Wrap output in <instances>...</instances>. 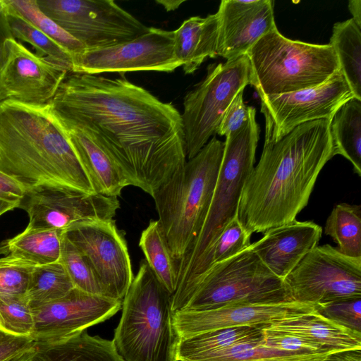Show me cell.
Returning a JSON list of instances; mask_svg holds the SVG:
<instances>
[{
  "mask_svg": "<svg viewBox=\"0 0 361 361\" xmlns=\"http://www.w3.org/2000/svg\"><path fill=\"white\" fill-rule=\"evenodd\" d=\"M262 329L264 332V343L269 347L296 354L331 353L322 350L305 339L281 331L262 327Z\"/></svg>",
  "mask_w": 361,
  "mask_h": 361,
  "instance_id": "cell-40",
  "label": "cell"
},
{
  "mask_svg": "<svg viewBox=\"0 0 361 361\" xmlns=\"http://www.w3.org/2000/svg\"><path fill=\"white\" fill-rule=\"evenodd\" d=\"M64 230L29 228L0 244V255L11 256L34 266L59 260Z\"/></svg>",
  "mask_w": 361,
  "mask_h": 361,
  "instance_id": "cell-24",
  "label": "cell"
},
{
  "mask_svg": "<svg viewBox=\"0 0 361 361\" xmlns=\"http://www.w3.org/2000/svg\"><path fill=\"white\" fill-rule=\"evenodd\" d=\"M59 261L64 267L74 288L87 293L104 296L102 288L90 265L64 233Z\"/></svg>",
  "mask_w": 361,
  "mask_h": 361,
  "instance_id": "cell-37",
  "label": "cell"
},
{
  "mask_svg": "<svg viewBox=\"0 0 361 361\" xmlns=\"http://www.w3.org/2000/svg\"><path fill=\"white\" fill-rule=\"evenodd\" d=\"M35 267L11 256L0 258V294L25 295Z\"/></svg>",
  "mask_w": 361,
  "mask_h": 361,
  "instance_id": "cell-38",
  "label": "cell"
},
{
  "mask_svg": "<svg viewBox=\"0 0 361 361\" xmlns=\"http://www.w3.org/2000/svg\"><path fill=\"white\" fill-rule=\"evenodd\" d=\"M48 104L63 126L102 147L129 185L151 196L186 162L181 114L124 75L68 72Z\"/></svg>",
  "mask_w": 361,
  "mask_h": 361,
  "instance_id": "cell-1",
  "label": "cell"
},
{
  "mask_svg": "<svg viewBox=\"0 0 361 361\" xmlns=\"http://www.w3.org/2000/svg\"><path fill=\"white\" fill-rule=\"evenodd\" d=\"M261 326L305 339L329 353L361 349V333L348 329L316 310Z\"/></svg>",
  "mask_w": 361,
  "mask_h": 361,
  "instance_id": "cell-22",
  "label": "cell"
},
{
  "mask_svg": "<svg viewBox=\"0 0 361 361\" xmlns=\"http://www.w3.org/2000/svg\"><path fill=\"white\" fill-rule=\"evenodd\" d=\"M325 318L354 331L361 333V298H354L315 305Z\"/></svg>",
  "mask_w": 361,
  "mask_h": 361,
  "instance_id": "cell-39",
  "label": "cell"
},
{
  "mask_svg": "<svg viewBox=\"0 0 361 361\" xmlns=\"http://www.w3.org/2000/svg\"><path fill=\"white\" fill-rule=\"evenodd\" d=\"M73 288L64 267L57 261L34 267L26 295L35 307L60 299Z\"/></svg>",
  "mask_w": 361,
  "mask_h": 361,
  "instance_id": "cell-31",
  "label": "cell"
},
{
  "mask_svg": "<svg viewBox=\"0 0 361 361\" xmlns=\"http://www.w3.org/2000/svg\"><path fill=\"white\" fill-rule=\"evenodd\" d=\"M329 44L355 98L361 100V27L352 18L336 23Z\"/></svg>",
  "mask_w": 361,
  "mask_h": 361,
  "instance_id": "cell-27",
  "label": "cell"
},
{
  "mask_svg": "<svg viewBox=\"0 0 361 361\" xmlns=\"http://www.w3.org/2000/svg\"><path fill=\"white\" fill-rule=\"evenodd\" d=\"M250 73L246 54L210 65L204 79L185 95L181 118L188 160L214 136L233 98L250 84Z\"/></svg>",
  "mask_w": 361,
  "mask_h": 361,
  "instance_id": "cell-9",
  "label": "cell"
},
{
  "mask_svg": "<svg viewBox=\"0 0 361 361\" xmlns=\"http://www.w3.org/2000/svg\"><path fill=\"white\" fill-rule=\"evenodd\" d=\"M157 4H161L166 11H175L185 1L182 0H157Z\"/></svg>",
  "mask_w": 361,
  "mask_h": 361,
  "instance_id": "cell-48",
  "label": "cell"
},
{
  "mask_svg": "<svg viewBox=\"0 0 361 361\" xmlns=\"http://www.w3.org/2000/svg\"><path fill=\"white\" fill-rule=\"evenodd\" d=\"M272 0H222L216 12V55L228 60L246 54L264 35L276 28Z\"/></svg>",
  "mask_w": 361,
  "mask_h": 361,
  "instance_id": "cell-19",
  "label": "cell"
},
{
  "mask_svg": "<svg viewBox=\"0 0 361 361\" xmlns=\"http://www.w3.org/2000/svg\"><path fill=\"white\" fill-rule=\"evenodd\" d=\"M348 10L357 25L361 27V1L350 0L348 1Z\"/></svg>",
  "mask_w": 361,
  "mask_h": 361,
  "instance_id": "cell-46",
  "label": "cell"
},
{
  "mask_svg": "<svg viewBox=\"0 0 361 361\" xmlns=\"http://www.w3.org/2000/svg\"><path fill=\"white\" fill-rule=\"evenodd\" d=\"M243 92L233 98L219 124L216 133L226 136L243 127L249 120L253 106H247L243 102Z\"/></svg>",
  "mask_w": 361,
  "mask_h": 361,
  "instance_id": "cell-41",
  "label": "cell"
},
{
  "mask_svg": "<svg viewBox=\"0 0 361 361\" xmlns=\"http://www.w3.org/2000/svg\"><path fill=\"white\" fill-rule=\"evenodd\" d=\"M8 11V5L6 0H0V13H5Z\"/></svg>",
  "mask_w": 361,
  "mask_h": 361,
  "instance_id": "cell-50",
  "label": "cell"
},
{
  "mask_svg": "<svg viewBox=\"0 0 361 361\" xmlns=\"http://www.w3.org/2000/svg\"><path fill=\"white\" fill-rule=\"evenodd\" d=\"M330 353L296 354L267 346L264 339L243 343L192 361H322Z\"/></svg>",
  "mask_w": 361,
  "mask_h": 361,
  "instance_id": "cell-32",
  "label": "cell"
},
{
  "mask_svg": "<svg viewBox=\"0 0 361 361\" xmlns=\"http://www.w3.org/2000/svg\"><path fill=\"white\" fill-rule=\"evenodd\" d=\"M0 171L25 189L46 185L96 193L49 104L0 102Z\"/></svg>",
  "mask_w": 361,
  "mask_h": 361,
  "instance_id": "cell-3",
  "label": "cell"
},
{
  "mask_svg": "<svg viewBox=\"0 0 361 361\" xmlns=\"http://www.w3.org/2000/svg\"><path fill=\"white\" fill-rule=\"evenodd\" d=\"M32 361L123 360L116 352L112 341L82 332L64 343L38 348Z\"/></svg>",
  "mask_w": 361,
  "mask_h": 361,
  "instance_id": "cell-28",
  "label": "cell"
},
{
  "mask_svg": "<svg viewBox=\"0 0 361 361\" xmlns=\"http://www.w3.org/2000/svg\"><path fill=\"white\" fill-rule=\"evenodd\" d=\"M322 233V227L314 222L295 219L267 230L250 247L273 274L283 279L318 245Z\"/></svg>",
  "mask_w": 361,
  "mask_h": 361,
  "instance_id": "cell-20",
  "label": "cell"
},
{
  "mask_svg": "<svg viewBox=\"0 0 361 361\" xmlns=\"http://www.w3.org/2000/svg\"><path fill=\"white\" fill-rule=\"evenodd\" d=\"M224 149L213 136L204 147L152 196L173 257L190 251L209 209Z\"/></svg>",
  "mask_w": 361,
  "mask_h": 361,
  "instance_id": "cell-4",
  "label": "cell"
},
{
  "mask_svg": "<svg viewBox=\"0 0 361 361\" xmlns=\"http://www.w3.org/2000/svg\"><path fill=\"white\" fill-rule=\"evenodd\" d=\"M290 301L322 305L361 298V257L317 245L283 279Z\"/></svg>",
  "mask_w": 361,
  "mask_h": 361,
  "instance_id": "cell-11",
  "label": "cell"
},
{
  "mask_svg": "<svg viewBox=\"0 0 361 361\" xmlns=\"http://www.w3.org/2000/svg\"><path fill=\"white\" fill-rule=\"evenodd\" d=\"M251 235L252 233L242 226L238 216L225 226L205 256L196 278L185 295L180 311L184 307L192 288L201 276L212 265L224 261L248 247L251 244Z\"/></svg>",
  "mask_w": 361,
  "mask_h": 361,
  "instance_id": "cell-34",
  "label": "cell"
},
{
  "mask_svg": "<svg viewBox=\"0 0 361 361\" xmlns=\"http://www.w3.org/2000/svg\"><path fill=\"white\" fill-rule=\"evenodd\" d=\"M250 85L259 96L293 92L319 85L340 70L329 44L293 40L277 27L264 35L247 51Z\"/></svg>",
  "mask_w": 361,
  "mask_h": 361,
  "instance_id": "cell-7",
  "label": "cell"
},
{
  "mask_svg": "<svg viewBox=\"0 0 361 361\" xmlns=\"http://www.w3.org/2000/svg\"><path fill=\"white\" fill-rule=\"evenodd\" d=\"M7 5L6 17L13 37L31 44L35 49V54L37 55L47 57L63 66L68 72L72 71L73 68L72 56L49 37L17 13L8 4Z\"/></svg>",
  "mask_w": 361,
  "mask_h": 361,
  "instance_id": "cell-33",
  "label": "cell"
},
{
  "mask_svg": "<svg viewBox=\"0 0 361 361\" xmlns=\"http://www.w3.org/2000/svg\"><path fill=\"white\" fill-rule=\"evenodd\" d=\"M285 302L292 301L283 279L273 274L249 246L204 272L194 284L181 311Z\"/></svg>",
  "mask_w": 361,
  "mask_h": 361,
  "instance_id": "cell-8",
  "label": "cell"
},
{
  "mask_svg": "<svg viewBox=\"0 0 361 361\" xmlns=\"http://www.w3.org/2000/svg\"><path fill=\"white\" fill-rule=\"evenodd\" d=\"M322 361H361V349H351L334 352Z\"/></svg>",
  "mask_w": 361,
  "mask_h": 361,
  "instance_id": "cell-45",
  "label": "cell"
},
{
  "mask_svg": "<svg viewBox=\"0 0 361 361\" xmlns=\"http://www.w3.org/2000/svg\"><path fill=\"white\" fill-rule=\"evenodd\" d=\"M253 107L247 122L226 136L209 209L204 226L190 251L179 262L178 281L173 301L185 296L207 252L225 226L238 214L245 183L254 167L259 128Z\"/></svg>",
  "mask_w": 361,
  "mask_h": 361,
  "instance_id": "cell-6",
  "label": "cell"
},
{
  "mask_svg": "<svg viewBox=\"0 0 361 361\" xmlns=\"http://www.w3.org/2000/svg\"><path fill=\"white\" fill-rule=\"evenodd\" d=\"M34 328V313L26 294H0V330L9 335L31 337Z\"/></svg>",
  "mask_w": 361,
  "mask_h": 361,
  "instance_id": "cell-36",
  "label": "cell"
},
{
  "mask_svg": "<svg viewBox=\"0 0 361 361\" xmlns=\"http://www.w3.org/2000/svg\"><path fill=\"white\" fill-rule=\"evenodd\" d=\"M18 208L29 216L27 228L66 230L80 222L113 219L120 203L116 197L42 185L26 189Z\"/></svg>",
  "mask_w": 361,
  "mask_h": 361,
  "instance_id": "cell-16",
  "label": "cell"
},
{
  "mask_svg": "<svg viewBox=\"0 0 361 361\" xmlns=\"http://www.w3.org/2000/svg\"><path fill=\"white\" fill-rule=\"evenodd\" d=\"M73 62V72L92 75L137 71L172 72L182 66L174 53L173 31L153 27L130 41L85 49Z\"/></svg>",
  "mask_w": 361,
  "mask_h": 361,
  "instance_id": "cell-14",
  "label": "cell"
},
{
  "mask_svg": "<svg viewBox=\"0 0 361 361\" xmlns=\"http://www.w3.org/2000/svg\"><path fill=\"white\" fill-rule=\"evenodd\" d=\"M324 233L334 240L342 254L361 257V206L336 205L326 219Z\"/></svg>",
  "mask_w": 361,
  "mask_h": 361,
  "instance_id": "cell-30",
  "label": "cell"
},
{
  "mask_svg": "<svg viewBox=\"0 0 361 361\" xmlns=\"http://www.w3.org/2000/svg\"><path fill=\"white\" fill-rule=\"evenodd\" d=\"M315 305L298 302L235 305L200 311H178L173 322L180 338L242 326H262L310 313Z\"/></svg>",
  "mask_w": 361,
  "mask_h": 361,
  "instance_id": "cell-18",
  "label": "cell"
},
{
  "mask_svg": "<svg viewBox=\"0 0 361 361\" xmlns=\"http://www.w3.org/2000/svg\"><path fill=\"white\" fill-rule=\"evenodd\" d=\"M6 13L7 12L0 13V102L7 99L1 79L5 58V42L8 38H13L8 23Z\"/></svg>",
  "mask_w": 361,
  "mask_h": 361,
  "instance_id": "cell-44",
  "label": "cell"
},
{
  "mask_svg": "<svg viewBox=\"0 0 361 361\" xmlns=\"http://www.w3.org/2000/svg\"><path fill=\"white\" fill-rule=\"evenodd\" d=\"M263 339L261 326H242L198 334L180 339L177 361H192L235 345Z\"/></svg>",
  "mask_w": 361,
  "mask_h": 361,
  "instance_id": "cell-25",
  "label": "cell"
},
{
  "mask_svg": "<svg viewBox=\"0 0 361 361\" xmlns=\"http://www.w3.org/2000/svg\"><path fill=\"white\" fill-rule=\"evenodd\" d=\"M171 297L142 259L123 298L112 340L123 361H177L180 338L173 325Z\"/></svg>",
  "mask_w": 361,
  "mask_h": 361,
  "instance_id": "cell-5",
  "label": "cell"
},
{
  "mask_svg": "<svg viewBox=\"0 0 361 361\" xmlns=\"http://www.w3.org/2000/svg\"><path fill=\"white\" fill-rule=\"evenodd\" d=\"M218 16H193L173 31L175 56L185 74L193 73L207 58H215L218 37Z\"/></svg>",
  "mask_w": 361,
  "mask_h": 361,
  "instance_id": "cell-23",
  "label": "cell"
},
{
  "mask_svg": "<svg viewBox=\"0 0 361 361\" xmlns=\"http://www.w3.org/2000/svg\"><path fill=\"white\" fill-rule=\"evenodd\" d=\"M121 306V300L74 288L59 300L32 307L35 328L31 338L38 348L64 343L111 318Z\"/></svg>",
  "mask_w": 361,
  "mask_h": 361,
  "instance_id": "cell-15",
  "label": "cell"
},
{
  "mask_svg": "<svg viewBox=\"0 0 361 361\" xmlns=\"http://www.w3.org/2000/svg\"><path fill=\"white\" fill-rule=\"evenodd\" d=\"M139 246L159 282L173 295L178 281L179 262L175 259L159 220H151L141 233Z\"/></svg>",
  "mask_w": 361,
  "mask_h": 361,
  "instance_id": "cell-29",
  "label": "cell"
},
{
  "mask_svg": "<svg viewBox=\"0 0 361 361\" xmlns=\"http://www.w3.org/2000/svg\"><path fill=\"white\" fill-rule=\"evenodd\" d=\"M6 1L17 13L66 49L73 59L85 50V47L80 42L63 30L39 9L37 0Z\"/></svg>",
  "mask_w": 361,
  "mask_h": 361,
  "instance_id": "cell-35",
  "label": "cell"
},
{
  "mask_svg": "<svg viewBox=\"0 0 361 361\" xmlns=\"http://www.w3.org/2000/svg\"><path fill=\"white\" fill-rule=\"evenodd\" d=\"M36 346L31 337L9 335L0 330V361H6Z\"/></svg>",
  "mask_w": 361,
  "mask_h": 361,
  "instance_id": "cell-42",
  "label": "cell"
},
{
  "mask_svg": "<svg viewBox=\"0 0 361 361\" xmlns=\"http://www.w3.org/2000/svg\"><path fill=\"white\" fill-rule=\"evenodd\" d=\"M16 207H18V206L14 203L0 200V216Z\"/></svg>",
  "mask_w": 361,
  "mask_h": 361,
  "instance_id": "cell-49",
  "label": "cell"
},
{
  "mask_svg": "<svg viewBox=\"0 0 361 361\" xmlns=\"http://www.w3.org/2000/svg\"><path fill=\"white\" fill-rule=\"evenodd\" d=\"M38 352L37 347L11 358L6 361H32Z\"/></svg>",
  "mask_w": 361,
  "mask_h": 361,
  "instance_id": "cell-47",
  "label": "cell"
},
{
  "mask_svg": "<svg viewBox=\"0 0 361 361\" xmlns=\"http://www.w3.org/2000/svg\"><path fill=\"white\" fill-rule=\"evenodd\" d=\"M62 126L94 191L103 195L118 197L129 183L113 159L85 130Z\"/></svg>",
  "mask_w": 361,
  "mask_h": 361,
  "instance_id": "cell-21",
  "label": "cell"
},
{
  "mask_svg": "<svg viewBox=\"0 0 361 361\" xmlns=\"http://www.w3.org/2000/svg\"><path fill=\"white\" fill-rule=\"evenodd\" d=\"M37 3L46 16L85 49L126 42L149 29L112 0H37Z\"/></svg>",
  "mask_w": 361,
  "mask_h": 361,
  "instance_id": "cell-10",
  "label": "cell"
},
{
  "mask_svg": "<svg viewBox=\"0 0 361 361\" xmlns=\"http://www.w3.org/2000/svg\"><path fill=\"white\" fill-rule=\"evenodd\" d=\"M334 155L340 154L361 176V100L355 97L343 104L330 119Z\"/></svg>",
  "mask_w": 361,
  "mask_h": 361,
  "instance_id": "cell-26",
  "label": "cell"
},
{
  "mask_svg": "<svg viewBox=\"0 0 361 361\" xmlns=\"http://www.w3.org/2000/svg\"><path fill=\"white\" fill-rule=\"evenodd\" d=\"M25 190V188L19 182L0 171V200L18 206Z\"/></svg>",
  "mask_w": 361,
  "mask_h": 361,
  "instance_id": "cell-43",
  "label": "cell"
},
{
  "mask_svg": "<svg viewBox=\"0 0 361 361\" xmlns=\"http://www.w3.org/2000/svg\"><path fill=\"white\" fill-rule=\"evenodd\" d=\"M92 269L105 297L121 300L133 279L124 235L114 219L78 223L64 230Z\"/></svg>",
  "mask_w": 361,
  "mask_h": 361,
  "instance_id": "cell-12",
  "label": "cell"
},
{
  "mask_svg": "<svg viewBox=\"0 0 361 361\" xmlns=\"http://www.w3.org/2000/svg\"><path fill=\"white\" fill-rule=\"evenodd\" d=\"M259 97L265 118V134L274 140L281 139L302 123L330 120L343 104L355 97L340 70L316 87Z\"/></svg>",
  "mask_w": 361,
  "mask_h": 361,
  "instance_id": "cell-13",
  "label": "cell"
},
{
  "mask_svg": "<svg viewBox=\"0 0 361 361\" xmlns=\"http://www.w3.org/2000/svg\"><path fill=\"white\" fill-rule=\"evenodd\" d=\"M68 71L30 51L14 38L5 42L1 84L7 99L26 104H48Z\"/></svg>",
  "mask_w": 361,
  "mask_h": 361,
  "instance_id": "cell-17",
  "label": "cell"
},
{
  "mask_svg": "<svg viewBox=\"0 0 361 361\" xmlns=\"http://www.w3.org/2000/svg\"><path fill=\"white\" fill-rule=\"evenodd\" d=\"M329 119L302 123L278 140L265 134L259 161L245 183L238 219L251 233L295 220L317 177L334 157Z\"/></svg>",
  "mask_w": 361,
  "mask_h": 361,
  "instance_id": "cell-2",
  "label": "cell"
}]
</instances>
